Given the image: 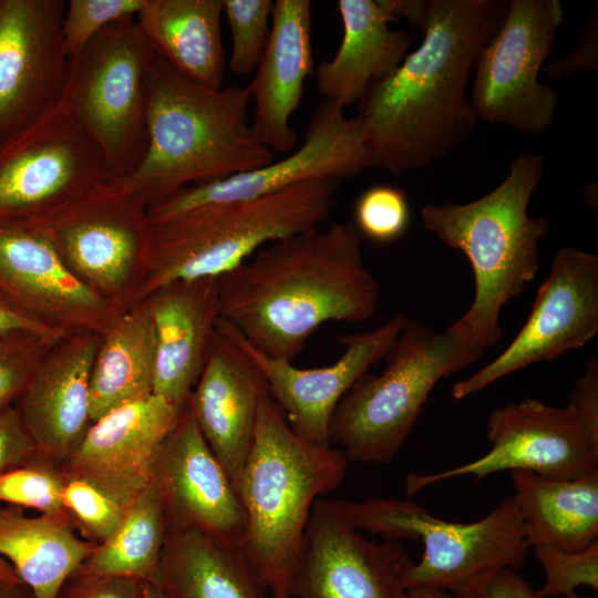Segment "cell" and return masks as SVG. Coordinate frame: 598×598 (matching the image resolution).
I'll use <instances>...</instances> for the list:
<instances>
[{
  "mask_svg": "<svg viewBox=\"0 0 598 598\" xmlns=\"http://www.w3.org/2000/svg\"><path fill=\"white\" fill-rule=\"evenodd\" d=\"M508 6L507 0H423L419 48L358 102L367 168L409 173L471 137L478 120L467 83Z\"/></svg>",
  "mask_w": 598,
  "mask_h": 598,
  "instance_id": "1",
  "label": "cell"
},
{
  "mask_svg": "<svg viewBox=\"0 0 598 598\" xmlns=\"http://www.w3.org/2000/svg\"><path fill=\"white\" fill-rule=\"evenodd\" d=\"M217 279L218 318L259 352L290 363L326 322L373 317L381 296L351 221L270 243Z\"/></svg>",
  "mask_w": 598,
  "mask_h": 598,
  "instance_id": "2",
  "label": "cell"
},
{
  "mask_svg": "<svg viewBox=\"0 0 598 598\" xmlns=\"http://www.w3.org/2000/svg\"><path fill=\"white\" fill-rule=\"evenodd\" d=\"M249 102L247 86H202L154 52L145 74L146 151L115 183L148 208L184 187L272 163L248 122Z\"/></svg>",
  "mask_w": 598,
  "mask_h": 598,
  "instance_id": "3",
  "label": "cell"
},
{
  "mask_svg": "<svg viewBox=\"0 0 598 598\" xmlns=\"http://www.w3.org/2000/svg\"><path fill=\"white\" fill-rule=\"evenodd\" d=\"M543 171L540 154L522 152L511 163L506 178L485 196L421 209L424 227L462 251L473 270V302L453 323L465 339L467 365L499 342L502 308L538 272L539 243L549 233L550 220L530 216L527 208Z\"/></svg>",
  "mask_w": 598,
  "mask_h": 598,
  "instance_id": "4",
  "label": "cell"
},
{
  "mask_svg": "<svg viewBox=\"0 0 598 598\" xmlns=\"http://www.w3.org/2000/svg\"><path fill=\"white\" fill-rule=\"evenodd\" d=\"M349 460L299 437L269 391L236 486L247 515L243 550L272 598H292L311 508L343 482Z\"/></svg>",
  "mask_w": 598,
  "mask_h": 598,
  "instance_id": "5",
  "label": "cell"
},
{
  "mask_svg": "<svg viewBox=\"0 0 598 598\" xmlns=\"http://www.w3.org/2000/svg\"><path fill=\"white\" fill-rule=\"evenodd\" d=\"M339 185L332 179L310 181L152 221L148 268L133 305L175 281L219 277L262 246L320 229L334 209Z\"/></svg>",
  "mask_w": 598,
  "mask_h": 598,
  "instance_id": "6",
  "label": "cell"
},
{
  "mask_svg": "<svg viewBox=\"0 0 598 598\" xmlns=\"http://www.w3.org/2000/svg\"><path fill=\"white\" fill-rule=\"evenodd\" d=\"M333 504L358 530L422 543L420 561L404 573L406 589L432 588L470 598L499 570H519L529 548L515 494L484 518L467 524L436 518L411 499H338Z\"/></svg>",
  "mask_w": 598,
  "mask_h": 598,
  "instance_id": "7",
  "label": "cell"
},
{
  "mask_svg": "<svg viewBox=\"0 0 598 598\" xmlns=\"http://www.w3.org/2000/svg\"><path fill=\"white\" fill-rule=\"evenodd\" d=\"M383 360L381 373L360 378L332 414L331 446L349 461H392L437 382L468 367L465 339L454 324L437 332L411 320Z\"/></svg>",
  "mask_w": 598,
  "mask_h": 598,
  "instance_id": "8",
  "label": "cell"
},
{
  "mask_svg": "<svg viewBox=\"0 0 598 598\" xmlns=\"http://www.w3.org/2000/svg\"><path fill=\"white\" fill-rule=\"evenodd\" d=\"M153 54L133 17L69 59L65 104L103 153L112 182L130 175L146 151L145 74Z\"/></svg>",
  "mask_w": 598,
  "mask_h": 598,
  "instance_id": "9",
  "label": "cell"
},
{
  "mask_svg": "<svg viewBox=\"0 0 598 598\" xmlns=\"http://www.w3.org/2000/svg\"><path fill=\"white\" fill-rule=\"evenodd\" d=\"M32 228L92 291L121 310L133 306L152 236L147 206L136 194L104 181Z\"/></svg>",
  "mask_w": 598,
  "mask_h": 598,
  "instance_id": "10",
  "label": "cell"
},
{
  "mask_svg": "<svg viewBox=\"0 0 598 598\" xmlns=\"http://www.w3.org/2000/svg\"><path fill=\"white\" fill-rule=\"evenodd\" d=\"M109 179L96 143L64 97L0 143V226L33 227Z\"/></svg>",
  "mask_w": 598,
  "mask_h": 598,
  "instance_id": "11",
  "label": "cell"
},
{
  "mask_svg": "<svg viewBox=\"0 0 598 598\" xmlns=\"http://www.w3.org/2000/svg\"><path fill=\"white\" fill-rule=\"evenodd\" d=\"M564 9L558 0H513L475 63L471 106L477 120L527 135L548 130L558 94L538 80Z\"/></svg>",
  "mask_w": 598,
  "mask_h": 598,
  "instance_id": "12",
  "label": "cell"
},
{
  "mask_svg": "<svg viewBox=\"0 0 598 598\" xmlns=\"http://www.w3.org/2000/svg\"><path fill=\"white\" fill-rule=\"evenodd\" d=\"M486 435L491 450L464 465L426 475L409 474V496L431 484L472 475L476 481L501 471H529L548 480H575L598 472V416L573 403L564 408L536 399L492 410Z\"/></svg>",
  "mask_w": 598,
  "mask_h": 598,
  "instance_id": "13",
  "label": "cell"
},
{
  "mask_svg": "<svg viewBox=\"0 0 598 598\" xmlns=\"http://www.w3.org/2000/svg\"><path fill=\"white\" fill-rule=\"evenodd\" d=\"M598 332V256L559 249L539 286L532 311L508 347L471 377L456 382L455 400L537 362L586 346Z\"/></svg>",
  "mask_w": 598,
  "mask_h": 598,
  "instance_id": "14",
  "label": "cell"
},
{
  "mask_svg": "<svg viewBox=\"0 0 598 598\" xmlns=\"http://www.w3.org/2000/svg\"><path fill=\"white\" fill-rule=\"evenodd\" d=\"M344 106L322 100L315 109L299 148L278 162L212 183L184 187L147 208L151 221L198 206L252 199L297 184L357 176L367 168L363 126Z\"/></svg>",
  "mask_w": 598,
  "mask_h": 598,
  "instance_id": "15",
  "label": "cell"
},
{
  "mask_svg": "<svg viewBox=\"0 0 598 598\" xmlns=\"http://www.w3.org/2000/svg\"><path fill=\"white\" fill-rule=\"evenodd\" d=\"M63 0H0V143L61 101L68 80Z\"/></svg>",
  "mask_w": 598,
  "mask_h": 598,
  "instance_id": "16",
  "label": "cell"
},
{
  "mask_svg": "<svg viewBox=\"0 0 598 598\" xmlns=\"http://www.w3.org/2000/svg\"><path fill=\"white\" fill-rule=\"evenodd\" d=\"M413 561L399 540H369L332 499H317L293 582L297 598H408L403 576Z\"/></svg>",
  "mask_w": 598,
  "mask_h": 598,
  "instance_id": "17",
  "label": "cell"
},
{
  "mask_svg": "<svg viewBox=\"0 0 598 598\" xmlns=\"http://www.w3.org/2000/svg\"><path fill=\"white\" fill-rule=\"evenodd\" d=\"M0 300L62 336L103 333L124 311L81 282L32 227L0 226Z\"/></svg>",
  "mask_w": 598,
  "mask_h": 598,
  "instance_id": "18",
  "label": "cell"
},
{
  "mask_svg": "<svg viewBox=\"0 0 598 598\" xmlns=\"http://www.w3.org/2000/svg\"><path fill=\"white\" fill-rule=\"evenodd\" d=\"M183 410L152 394L92 422L69 455L73 478L126 508L156 480L163 446Z\"/></svg>",
  "mask_w": 598,
  "mask_h": 598,
  "instance_id": "19",
  "label": "cell"
},
{
  "mask_svg": "<svg viewBox=\"0 0 598 598\" xmlns=\"http://www.w3.org/2000/svg\"><path fill=\"white\" fill-rule=\"evenodd\" d=\"M408 321L403 313H395L373 330L341 336L344 349L340 358L313 369L296 368L265 355L235 331L264 373L269 393L291 430L310 444L329 447L330 422L338 403L371 367L384 359Z\"/></svg>",
  "mask_w": 598,
  "mask_h": 598,
  "instance_id": "20",
  "label": "cell"
},
{
  "mask_svg": "<svg viewBox=\"0 0 598 598\" xmlns=\"http://www.w3.org/2000/svg\"><path fill=\"white\" fill-rule=\"evenodd\" d=\"M268 391L264 373L235 329L218 318L186 406L235 487L254 443L260 401Z\"/></svg>",
  "mask_w": 598,
  "mask_h": 598,
  "instance_id": "21",
  "label": "cell"
},
{
  "mask_svg": "<svg viewBox=\"0 0 598 598\" xmlns=\"http://www.w3.org/2000/svg\"><path fill=\"white\" fill-rule=\"evenodd\" d=\"M157 478L172 528H195L243 548V502L186 405L163 446Z\"/></svg>",
  "mask_w": 598,
  "mask_h": 598,
  "instance_id": "22",
  "label": "cell"
},
{
  "mask_svg": "<svg viewBox=\"0 0 598 598\" xmlns=\"http://www.w3.org/2000/svg\"><path fill=\"white\" fill-rule=\"evenodd\" d=\"M100 338L80 331L54 342L17 401L37 451L70 455L91 425L90 380Z\"/></svg>",
  "mask_w": 598,
  "mask_h": 598,
  "instance_id": "23",
  "label": "cell"
},
{
  "mask_svg": "<svg viewBox=\"0 0 598 598\" xmlns=\"http://www.w3.org/2000/svg\"><path fill=\"white\" fill-rule=\"evenodd\" d=\"M266 49L247 85L255 102L251 128L271 151L285 154L297 144L290 125L305 81L313 74L311 1L277 0Z\"/></svg>",
  "mask_w": 598,
  "mask_h": 598,
  "instance_id": "24",
  "label": "cell"
},
{
  "mask_svg": "<svg viewBox=\"0 0 598 598\" xmlns=\"http://www.w3.org/2000/svg\"><path fill=\"white\" fill-rule=\"evenodd\" d=\"M217 278L175 281L142 301L155 331L153 394L181 409L200 377L219 317Z\"/></svg>",
  "mask_w": 598,
  "mask_h": 598,
  "instance_id": "25",
  "label": "cell"
},
{
  "mask_svg": "<svg viewBox=\"0 0 598 598\" xmlns=\"http://www.w3.org/2000/svg\"><path fill=\"white\" fill-rule=\"evenodd\" d=\"M337 8L343 35L334 56L318 65L316 85L324 100L346 107L399 68L413 37L391 29L398 20L377 0H339Z\"/></svg>",
  "mask_w": 598,
  "mask_h": 598,
  "instance_id": "26",
  "label": "cell"
},
{
  "mask_svg": "<svg viewBox=\"0 0 598 598\" xmlns=\"http://www.w3.org/2000/svg\"><path fill=\"white\" fill-rule=\"evenodd\" d=\"M154 581L166 598H266L243 548L195 528H172Z\"/></svg>",
  "mask_w": 598,
  "mask_h": 598,
  "instance_id": "27",
  "label": "cell"
},
{
  "mask_svg": "<svg viewBox=\"0 0 598 598\" xmlns=\"http://www.w3.org/2000/svg\"><path fill=\"white\" fill-rule=\"evenodd\" d=\"M223 0H145L136 21L153 51L193 82L219 90Z\"/></svg>",
  "mask_w": 598,
  "mask_h": 598,
  "instance_id": "28",
  "label": "cell"
},
{
  "mask_svg": "<svg viewBox=\"0 0 598 598\" xmlns=\"http://www.w3.org/2000/svg\"><path fill=\"white\" fill-rule=\"evenodd\" d=\"M529 547L575 553L598 540V472L575 480H548L511 471Z\"/></svg>",
  "mask_w": 598,
  "mask_h": 598,
  "instance_id": "29",
  "label": "cell"
},
{
  "mask_svg": "<svg viewBox=\"0 0 598 598\" xmlns=\"http://www.w3.org/2000/svg\"><path fill=\"white\" fill-rule=\"evenodd\" d=\"M155 331L144 302L124 310L101 333L91 371L90 416L153 394Z\"/></svg>",
  "mask_w": 598,
  "mask_h": 598,
  "instance_id": "30",
  "label": "cell"
},
{
  "mask_svg": "<svg viewBox=\"0 0 598 598\" xmlns=\"http://www.w3.org/2000/svg\"><path fill=\"white\" fill-rule=\"evenodd\" d=\"M92 553L58 515L28 517L14 506L0 508V557L34 598H59L66 579Z\"/></svg>",
  "mask_w": 598,
  "mask_h": 598,
  "instance_id": "31",
  "label": "cell"
},
{
  "mask_svg": "<svg viewBox=\"0 0 598 598\" xmlns=\"http://www.w3.org/2000/svg\"><path fill=\"white\" fill-rule=\"evenodd\" d=\"M158 478L134 499L99 549L93 550L86 573L152 581L156 574L167 525Z\"/></svg>",
  "mask_w": 598,
  "mask_h": 598,
  "instance_id": "32",
  "label": "cell"
},
{
  "mask_svg": "<svg viewBox=\"0 0 598 598\" xmlns=\"http://www.w3.org/2000/svg\"><path fill=\"white\" fill-rule=\"evenodd\" d=\"M225 14L231 32L229 69L237 76L256 71L269 37L271 0H223Z\"/></svg>",
  "mask_w": 598,
  "mask_h": 598,
  "instance_id": "33",
  "label": "cell"
},
{
  "mask_svg": "<svg viewBox=\"0 0 598 598\" xmlns=\"http://www.w3.org/2000/svg\"><path fill=\"white\" fill-rule=\"evenodd\" d=\"M533 553L546 575L538 598H579L576 588L587 586L598 591V540L588 548L567 553L550 546H533Z\"/></svg>",
  "mask_w": 598,
  "mask_h": 598,
  "instance_id": "34",
  "label": "cell"
},
{
  "mask_svg": "<svg viewBox=\"0 0 598 598\" xmlns=\"http://www.w3.org/2000/svg\"><path fill=\"white\" fill-rule=\"evenodd\" d=\"M410 223V208L403 189L377 185L365 189L354 205V223L359 234L389 244L401 238Z\"/></svg>",
  "mask_w": 598,
  "mask_h": 598,
  "instance_id": "35",
  "label": "cell"
},
{
  "mask_svg": "<svg viewBox=\"0 0 598 598\" xmlns=\"http://www.w3.org/2000/svg\"><path fill=\"white\" fill-rule=\"evenodd\" d=\"M54 342L24 330L0 337V414L19 400L38 364Z\"/></svg>",
  "mask_w": 598,
  "mask_h": 598,
  "instance_id": "36",
  "label": "cell"
},
{
  "mask_svg": "<svg viewBox=\"0 0 598 598\" xmlns=\"http://www.w3.org/2000/svg\"><path fill=\"white\" fill-rule=\"evenodd\" d=\"M145 0H70L64 11L62 34L69 59L112 23L133 18Z\"/></svg>",
  "mask_w": 598,
  "mask_h": 598,
  "instance_id": "37",
  "label": "cell"
},
{
  "mask_svg": "<svg viewBox=\"0 0 598 598\" xmlns=\"http://www.w3.org/2000/svg\"><path fill=\"white\" fill-rule=\"evenodd\" d=\"M63 486L48 471L23 464L0 474V502L59 515L64 508Z\"/></svg>",
  "mask_w": 598,
  "mask_h": 598,
  "instance_id": "38",
  "label": "cell"
},
{
  "mask_svg": "<svg viewBox=\"0 0 598 598\" xmlns=\"http://www.w3.org/2000/svg\"><path fill=\"white\" fill-rule=\"evenodd\" d=\"M63 505L73 512L84 527L105 542L120 524L125 507L92 484L71 478L63 486Z\"/></svg>",
  "mask_w": 598,
  "mask_h": 598,
  "instance_id": "39",
  "label": "cell"
},
{
  "mask_svg": "<svg viewBox=\"0 0 598 598\" xmlns=\"http://www.w3.org/2000/svg\"><path fill=\"white\" fill-rule=\"evenodd\" d=\"M597 11L586 23L575 49L564 59L543 66L550 81L569 78L576 71L596 72L598 69V20Z\"/></svg>",
  "mask_w": 598,
  "mask_h": 598,
  "instance_id": "40",
  "label": "cell"
},
{
  "mask_svg": "<svg viewBox=\"0 0 598 598\" xmlns=\"http://www.w3.org/2000/svg\"><path fill=\"white\" fill-rule=\"evenodd\" d=\"M37 451L19 412L12 406L0 414V474L23 465Z\"/></svg>",
  "mask_w": 598,
  "mask_h": 598,
  "instance_id": "41",
  "label": "cell"
},
{
  "mask_svg": "<svg viewBox=\"0 0 598 598\" xmlns=\"http://www.w3.org/2000/svg\"><path fill=\"white\" fill-rule=\"evenodd\" d=\"M142 584L134 578L86 573L68 592L61 590L59 598H142Z\"/></svg>",
  "mask_w": 598,
  "mask_h": 598,
  "instance_id": "42",
  "label": "cell"
},
{
  "mask_svg": "<svg viewBox=\"0 0 598 598\" xmlns=\"http://www.w3.org/2000/svg\"><path fill=\"white\" fill-rule=\"evenodd\" d=\"M470 598H538L536 590L518 573L504 568L487 579Z\"/></svg>",
  "mask_w": 598,
  "mask_h": 598,
  "instance_id": "43",
  "label": "cell"
},
{
  "mask_svg": "<svg viewBox=\"0 0 598 598\" xmlns=\"http://www.w3.org/2000/svg\"><path fill=\"white\" fill-rule=\"evenodd\" d=\"M18 330L31 331L53 341H58L64 337L34 322L0 300V337Z\"/></svg>",
  "mask_w": 598,
  "mask_h": 598,
  "instance_id": "44",
  "label": "cell"
},
{
  "mask_svg": "<svg viewBox=\"0 0 598 598\" xmlns=\"http://www.w3.org/2000/svg\"><path fill=\"white\" fill-rule=\"evenodd\" d=\"M378 3L396 20L406 19L412 24L419 27L423 0H377Z\"/></svg>",
  "mask_w": 598,
  "mask_h": 598,
  "instance_id": "45",
  "label": "cell"
},
{
  "mask_svg": "<svg viewBox=\"0 0 598 598\" xmlns=\"http://www.w3.org/2000/svg\"><path fill=\"white\" fill-rule=\"evenodd\" d=\"M24 585H10L0 580V598H34L30 592H25Z\"/></svg>",
  "mask_w": 598,
  "mask_h": 598,
  "instance_id": "46",
  "label": "cell"
},
{
  "mask_svg": "<svg viewBox=\"0 0 598 598\" xmlns=\"http://www.w3.org/2000/svg\"><path fill=\"white\" fill-rule=\"evenodd\" d=\"M408 598H455L451 594L432 588H411L408 589Z\"/></svg>",
  "mask_w": 598,
  "mask_h": 598,
  "instance_id": "47",
  "label": "cell"
},
{
  "mask_svg": "<svg viewBox=\"0 0 598 598\" xmlns=\"http://www.w3.org/2000/svg\"><path fill=\"white\" fill-rule=\"evenodd\" d=\"M0 580L10 585L22 584L19 577L17 576L14 569L12 568V566L1 557H0Z\"/></svg>",
  "mask_w": 598,
  "mask_h": 598,
  "instance_id": "48",
  "label": "cell"
},
{
  "mask_svg": "<svg viewBox=\"0 0 598 598\" xmlns=\"http://www.w3.org/2000/svg\"><path fill=\"white\" fill-rule=\"evenodd\" d=\"M142 598H166V596L154 581H143Z\"/></svg>",
  "mask_w": 598,
  "mask_h": 598,
  "instance_id": "49",
  "label": "cell"
}]
</instances>
